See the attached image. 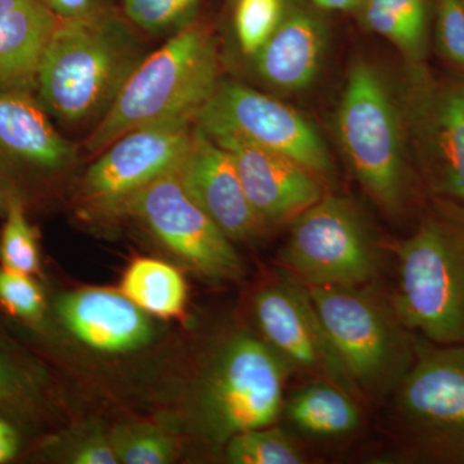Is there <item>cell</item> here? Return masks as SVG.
<instances>
[{"label":"cell","instance_id":"1","mask_svg":"<svg viewBox=\"0 0 464 464\" xmlns=\"http://www.w3.org/2000/svg\"><path fill=\"white\" fill-rule=\"evenodd\" d=\"M145 57L132 29L114 14L92 9L60 20L39 69L38 100L60 123L94 128Z\"/></svg>","mask_w":464,"mask_h":464},{"label":"cell","instance_id":"2","mask_svg":"<svg viewBox=\"0 0 464 464\" xmlns=\"http://www.w3.org/2000/svg\"><path fill=\"white\" fill-rule=\"evenodd\" d=\"M433 199L413 235L396 244L398 286L391 304L414 334L464 346V206Z\"/></svg>","mask_w":464,"mask_h":464},{"label":"cell","instance_id":"3","mask_svg":"<svg viewBox=\"0 0 464 464\" xmlns=\"http://www.w3.org/2000/svg\"><path fill=\"white\" fill-rule=\"evenodd\" d=\"M216 42L206 27L188 25L143 58L108 114L92 128L84 150L99 155L125 133L172 118H192L219 84Z\"/></svg>","mask_w":464,"mask_h":464},{"label":"cell","instance_id":"4","mask_svg":"<svg viewBox=\"0 0 464 464\" xmlns=\"http://www.w3.org/2000/svg\"><path fill=\"white\" fill-rule=\"evenodd\" d=\"M342 151L357 182L384 212H401L409 197V146L400 102L377 67L355 61L337 114Z\"/></svg>","mask_w":464,"mask_h":464},{"label":"cell","instance_id":"5","mask_svg":"<svg viewBox=\"0 0 464 464\" xmlns=\"http://www.w3.org/2000/svg\"><path fill=\"white\" fill-rule=\"evenodd\" d=\"M351 380L362 398L398 389L414 360V333L371 286L307 288Z\"/></svg>","mask_w":464,"mask_h":464},{"label":"cell","instance_id":"6","mask_svg":"<svg viewBox=\"0 0 464 464\" xmlns=\"http://www.w3.org/2000/svg\"><path fill=\"white\" fill-rule=\"evenodd\" d=\"M402 447L423 463L464 464V346L414 334V360L395 390Z\"/></svg>","mask_w":464,"mask_h":464},{"label":"cell","instance_id":"7","mask_svg":"<svg viewBox=\"0 0 464 464\" xmlns=\"http://www.w3.org/2000/svg\"><path fill=\"white\" fill-rule=\"evenodd\" d=\"M292 369L267 342L237 333L225 342L201 383L199 411L213 441L274 426L282 414Z\"/></svg>","mask_w":464,"mask_h":464},{"label":"cell","instance_id":"8","mask_svg":"<svg viewBox=\"0 0 464 464\" xmlns=\"http://www.w3.org/2000/svg\"><path fill=\"white\" fill-rule=\"evenodd\" d=\"M280 265L288 279L306 288L362 286L373 280L380 259L357 208L325 194L293 219Z\"/></svg>","mask_w":464,"mask_h":464},{"label":"cell","instance_id":"9","mask_svg":"<svg viewBox=\"0 0 464 464\" xmlns=\"http://www.w3.org/2000/svg\"><path fill=\"white\" fill-rule=\"evenodd\" d=\"M399 102L427 190L464 206V75L441 78L424 63H408Z\"/></svg>","mask_w":464,"mask_h":464},{"label":"cell","instance_id":"10","mask_svg":"<svg viewBox=\"0 0 464 464\" xmlns=\"http://www.w3.org/2000/svg\"><path fill=\"white\" fill-rule=\"evenodd\" d=\"M195 125L212 140L232 137L293 159L322 179L333 166L325 142L308 119L246 85L224 82L201 106Z\"/></svg>","mask_w":464,"mask_h":464},{"label":"cell","instance_id":"11","mask_svg":"<svg viewBox=\"0 0 464 464\" xmlns=\"http://www.w3.org/2000/svg\"><path fill=\"white\" fill-rule=\"evenodd\" d=\"M177 168L133 194L118 212L141 219L168 248L204 276L240 279L243 264L231 240L192 199Z\"/></svg>","mask_w":464,"mask_h":464},{"label":"cell","instance_id":"12","mask_svg":"<svg viewBox=\"0 0 464 464\" xmlns=\"http://www.w3.org/2000/svg\"><path fill=\"white\" fill-rule=\"evenodd\" d=\"M194 128V119L182 116L125 133L101 151L85 172V200L102 212H118L137 191L179 167Z\"/></svg>","mask_w":464,"mask_h":464},{"label":"cell","instance_id":"13","mask_svg":"<svg viewBox=\"0 0 464 464\" xmlns=\"http://www.w3.org/2000/svg\"><path fill=\"white\" fill-rule=\"evenodd\" d=\"M255 313L266 342L292 371L328 382L357 401L362 392L351 380L306 286L285 279L258 293Z\"/></svg>","mask_w":464,"mask_h":464},{"label":"cell","instance_id":"14","mask_svg":"<svg viewBox=\"0 0 464 464\" xmlns=\"http://www.w3.org/2000/svg\"><path fill=\"white\" fill-rule=\"evenodd\" d=\"M213 141L230 152L246 199L264 227L292 222L325 195L323 179L293 159L232 137Z\"/></svg>","mask_w":464,"mask_h":464},{"label":"cell","instance_id":"15","mask_svg":"<svg viewBox=\"0 0 464 464\" xmlns=\"http://www.w3.org/2000/svg\"><path fill=\"white\" fill-rule=\"evenodd\" d=\"M177 170L192 199L228 239H250L264 230L246 199L230 152L197 125Z\"/></svg>","mask_w":464,"mask_h":464},{"label":"cell","instance_id":"16","mask_svg":"<svg viewBox=\"0 0 464 464\" xmlns=\"http://www.w3.org/2000/svg\"><path fill=\"white\" fill-rule=\"evenodd\" d=\"M48 115L32 92L0 93V176L56 173L74 163L75 146Z\"/></svg>","mask_w":464,"mask_h":464},{"label":"cell","instance_id":"17","mask_svg":"<svg viewBox=\"0 0 464 464\" xmlns=\"http://www.w3.org/2000/svg\"><path fill=\"white\" fill-rule=\"evenodd\" d=\"M61 320L78 340L106 353H127L148 343L151 326L123 293L83 289L58 301Z\"/></svg>","mask_w":464,"mask_h":464},{"label":"cell","instance_id":"18","mask_svg":"<svg viewBox=\"0 0 464 464\" xmlns=\"http://www.w3.org/2000/svg\"><path fill=\"white\" fill-rule=\"evenodd\" d=\"M58 21L43 0H0V93L36 91Z\"/></svg>","mask_w":464,"mask_h":464},{"label":"cell","instance_id":"19","mask_svg":"<svg viewBox=\"0 0 464 464\" xmlns=\"http://www.w3.org/2000/svg\"><path fill=\"white\" fill-rule=\"evenodd\" d=\"M325 44L320 18L304 9H293L255 54L258 74L276 90H304L315 81Z\"/></svg>","mask_w":464,"mask_h":464},{"label":"cell","instance_id":"20","mask_svg":"<svg viewBox=\"0 0 464 464\" xmlns=\"http://www.w3.org/2000/svg\"><path fill=\"white\" fill-rule=\"evenodd\" d=\"M356 14L366 29L392 43L406 63H424L430 47L429 0H364Z\"/></svg>","mask_w":464,"mask_h":464},{"label":"cell","instance_id":"21","mask_svg":"<svg viewBox=\"0 0 464 464\" xmlns=\"http://www.w3.org/2000/svg\"><path fill=\"white\" fill-rule=\"evenodd\" d=\"M290 422L314 436H340L362 422L357 400L328 382L313 381L285 405Z\"/></svg>","mask_w":464,"mask_h":464},{"label":"cell","instance_id":"22","mask_svg":"<svg viewBox=\"0 0 464 464\" xmlns=\"http://www.w3.org/2000/svg\"><path fill=\"white\" fill-rule=\"evenodd\" d=\"M121 292L146 313L161 317L181 315L186 304L182 275L154 258L134 261L125 271Z\"/></svg>","mask_w":464,"mask_h":464},{"label":"cell","instance_id":"23","mask_svg":"<svg viewBox=\"0 0 464 464\" xmlns=\"http://www.w3.org/2000/svg\"><path fill=\"white\" fill-rule=\"evenodd\" d=\"M226 458L234 464H301L304 451L279 427H261L232 436Z\"/></svg>","mask_w":464,"mask_h":464},{"label":"cell","instance_id":"24","mask_svg":"<svg viewBox=\"0 0 464 464\" xmlns=\"http://www.w3.org/2000/svg\"><path fill=\"white\" fill-rule=\"evenodd\" d=\"M0 261L3 268L16 273L33 275L39 270L35 232L16 199L8 204L7 221L0 237Z\"/></svg>","mask_w":464,"mask_h":464},{"label":"cell","instance_id":"25","mask_svg":"<svg viewBox=\"0 0 464 464\" xmlns=\"http://www.w3.org/2000/svg\"><path fill=\"white\" fill-rule=\"evenodd\" d=\"M200 0H124L125 14L151 34H176L190 25Z\"/></svg>","mask_w":464,"mask_h":464},{"label":"cell","instance_id":"26","mask_svg":"<svg viewBox=\"0 0 464 464\" xmlns=\"http://www.w3.org/2000/svg\"><path fill=\"white\" fill-rule=\"evenodd\" d=\"M283 16L282 0H240L235 27L244 53L255 56L273 35Z\"/></svg>","mask_w":464,"mask_h":464},{"label":"cell","instance_id":"27","mask_svg":"<svg viewBox=\"0 0 464 464\" xmlns=\"http://www.w3.org/2000/svg\"><path fill=\"white\" fill-rule=\"evenodd\" d=\"M119 462L127 464H163L173 458L172 440L151 427L121 430L112 440Z\"/></svg>","mask_w":464,"mask_h":464},{"label":"cell","instance_id":"28","mask_svg":"<svg viewBox=\"0 0 464 464\" xmlns=\"http://www.w3.org/2000/svg\"><path fill=\"white\" fill-rule=\"evenodd\" d=\"M436 43L442 57L464 75L463 0H433Z\"/></svg>","mask_w":464,"mask_h":464},{"label":"cell","instance_id":"29","mask_svg":"<svg viewBox=\"0 0 464 464\" xmlns=\"http://www.w3.org/2000/svg\"><path fill=\"white\" fill-rule=\"evenodd\" d=\"M0 302L9 313L27 320L41 317L44 308L42 290L30 275L7 268L0 270Z\"/></svg>","mask_w":464,"mask_h":464},{"label":"cell","instance_id":"30","mask_svg":"<svg viewBox=\"0 0 464 464\" xmlns=\"http://www.w3.org/2000/svg\"><path fill=\"white\" fill-rule=\"evenodd\" d=\"M74 463L78 464H115L119 463L114 445L103 441L102 439H93L85 442L76 450Z\"/></svg>","mask_w":464,"mask_h":464},{"label":"cell","instance_id":"31","mask_svg":"<svg viewBox=\"0 0 464 464\" xmlns=\"http://www.w3.org/2000/svg\"><path fill=\"white\" fill-rule=\"evenodd\" d=\"M60 20L83 16L93 8V0H43Z\"/></svg>","mask_w":464,"mask_h":464},{"label":"cell","instance_id":"32","mask_svg":"<svg viewBox=\"0 0 464 464\" xmlns=\"http://www.w3.org/2000/svg\"><path fill=\"white\" fill-rule=\"evenodd\" d=\"M18 450V436L11 424L0 420V463L9 462Z\"/></svg>","mask_w":464,"mask_h":464},{"label":"cell","instance_id":"33","mask_svg":"<svg viewBox=\"0 0 464 464\" xmlns=\"http://www.w3.org/2000/svg\"><path fill=\"white\" fill-rule=\"evenodd\" d=\"M316 7L325 11L356 12L364 0H311Z\"/></svg>","mask_w":464,"mask_h":464},{"label":"cell","instance_id":"34","mask_svg":"<svg viewBox=\"0 0 464 464\" xmlns=\"http://www.w3.org/2000/svg\"><path fill=\"white\" fill-rule=\"evenodd\" d=\"M14 377L3 360L0 359V401L8 399L14 392Z\"/></svg>","mask_w":464,"mask_h":464},{"label":"cell","instance_id":"35","mask_svg":"<svg viewBox=\"0 0 464 464\" xmlns=\"http://www.w3.org/2000/svg\"><path fill=\"white\" fill-rule=\"evenodd\" d=\"M463 5H464V0H463Z\"/></svg>","mask_w":464,"mask_h":464}]
</instances>
